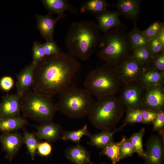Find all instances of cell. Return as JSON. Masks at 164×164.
Listing matches in <instances>:
<instances>
[{"label": "cell", "mask_w": 164, "mask_h": 164, "mask_svg": "<svg viewBox=\"0 0 164 164\" xmlns=\"http://www.w3.org/2000/svg\"><path fill=\"white\" fill-rule=\"evenodd\" d=\"M42 2L49 12L56 14L63 18L65 17V12L68 11L71 13L77 15V9L73 5L67 0H43Z\"/></svg>", "instance_id": "ffe728a7"}, {"label": "cell", "mask_w": 164, "mask_h": 164, "mask_svg": "<svg viewBox=\"0 0 164 164\" xmlns=\"http://www.w3.org/2000/svg\"><path fill=\"white\" fill-rule=\"evenodd\" d=\"M163 23L158 20L155 21L146 29L142 31L148 42L158 36Z\"/></svg>", "instance_id": "4dcf8cb0"}, {"label": "cell", "mask_w": 164, "mask_h": 164, "mask_svg": "<svg viewBox=\"0 0 164 164\" xmlns=\"http://www.w3.org/2000/svg\"><path fill=\"white\" fill-rule=\"evenodd\" d=\"M116 11H107L96 15V19L98 29L104 33L116 27H124Z\"/></svg>", "instance_id": "d6986e66"}, {"label": "cell", "mask_w": 164, "mask_h": 164, "mask_svg": "<svg viewBox=\"0 0 164 164\" xmlns=\"http://www.w3.org/2000/svg\"><path fill=\"white\" fill-rule=\"evenodd\" d=\"M35 136L38 140H46L52 142L60 139L63 132L60 125L53 121L36 126Z\"/></svg>", "instance_id": "9a60e30c"}, {"label": "cell", "mask_w": 164, "mask_h": 164, "mask_svg": "<svg viewBox=\"0 0 164 164\" xmlns=\"http://www.w3.org/2000/svg\"><path fill=\"white\" fill-rule=\"evenodd\" d=\"M146 67L131 57L115 68L122 87H125L138 82L141 74Z\"/></svg>", "instance_id": "ba28073f"}, {"label": "cell", "mask_w": 164, "mask_h": 164, "mask_svg": "<svg viewBox=\"0 0 164 164\" xmlns=\"http://www.w3.org/2000/svg\"><path fill=\"white\" fill-rule=\"evenodd\" d=\"M116 27L104 33L96 50L97 56L115 68L131 57L133 50L128 32Z\"/></svg>", "instance_id": "3957f363"}, {"label": "cell", "mask_w": 164, "mask_h": 164, "mask_svg": "<svg viewBox=\"0 0 164 164\" xmlns=\"http://www.w3.org/2000/svg\"><path fill=\"white\" fill-rule=\"evenodd\" d=\"M46 57L56 54L61 51L60 48L57 45L56 43L53 40L46 41L42 44Z\"/></svg>", "instance_id": "d590c367"}, {"label": "cell", "mask_w": 164, "mask_h": 164, "mask_svg": "<svg viewBox=\"0 0 164 164\" xmlns=\"http://www.w3.org/2000/svg\"><path fill=\"white\" fill-rule=\"evenodd\" d=\"M147 47L152 58L164 51V46L157 37L148 42Z\"/></svg>", "instance_id": "e575fe53"}, {"label": "cell", "mask_w": 164, "mask_h": 164, "mask_svg": "<svg viewBox=\"0 0 164 164\" xmlns=\"http://www.w3.org/2000/svg\"><path fill=\"white\" fill-rule=\"evenodd\" d=\"M0 143L6 153L5 158L12 161L18 153L23 143V136L17 132L0 135Z\"/></svg>", "instance_id": "7c38bea8"}, {"label": "cell", "mask_w": 164, "mask_h": 164, "mask_svg": "<svg viewBox=\"0 0 164 164\" xmlns=\"http://www.w3.org/2000/svg\"><path fill=\"white\" fill-rule=\"evenodd\" d=\"M131 57L141 65L148 67L152 59L147 46L133 51Z\"/></svg>", "instance_id": "f1b7e54d"}, {"label": "cell", "mask_w": 164, "mask_h": 164, "mask_svg": "<svg viewBox=\"0 0 164 164\" xmlns=\"http://www.w3.org/2000/svg\"><path fill=\"white\" fill-rule=\"evenodd\" d=\"M128 36L133 51L147 46L148 42L142 31L137 26L135 22H133L132 29L128 32Z\"/></svg>", "instance_id": "d4e9b609"}, {"label": "cell", "mask_w": 164, "mask_h": 164, "mask_svg": "<svg viewBox=\"0 0 164 164\" xmlns=\"http://www.w3.org/2000/svg\"><path fill=\"white\" fill-rule=\"evenodd\" d=\"M36 65L32 61L22 70L17 76V93L21 96L32 87L34 71Z\"/></svg>", "instance_id": "ac0fdd59"}, {"label": "cell", "mask_w": 164, "mask_h": 164, "mask_svg": "<svg viewBox=\"0 0 164 164\" xmlns=\"http://www.w3.org/2000/svg\"><path fill=\"white\" fill-rule=\"evenodd\" d=\"M144 89L137 82L133 84L122 87L118 97L126 109H141Z\"/></svg>", "instance_id": "30bf717a"}, {"label": "cell", "mask_w": 164, "mask_h": 164, "mask_svg": "<svg viewBox=\"0 0 164 164\" xmlns=\"http://www.w3.org/2000/svg\"><path fill=\"white\" fill-rule=\"evenodd\" d=\"M114 5L105 0H88L81 4L79 11L81 14L89 13L97 15L108 11Z\"/></svg>", "instance_id": "603a6c76"}, {"label": "cell", "mask_w": 164, "mask_h": 164, "mask_svg": "<svg viewBox=\"0 0 164 164\" xmlns=\"http://www.w3.org/2000/svg\"><path fill=\"white\" fill-rule=\"evenodd\" d=\"M21 97L17 93L2 97L0 103V120L19 116Z\"/></svg>", "instance_id": "4fadbf2b"}, {"label": "cell", "mask_w": 164, "mask_h": 164, "mask_svg": "<svg viewBox=\"0 0 164 164\" xmlns=\"http://www.w3.org/2000/svg\"><path fill=\"white\" fill-rule=\"evenodd\" d=\"M159 41L164 46V23H163L159 33L157 36Z\"/></svg>", "instance_id": "b9f144b4"}, {"label": "cell", "mask_w": 164, "mask_h": 164, "mask_svg": "<svg viewBox=\"0 0 164 164\" xmlns=\"http://www.w3.org/2000/svg\"><path fill=\"white\" fill-rule=\"evenodd\" d=\"M101 164H105V163H102Z\"/></svg>", "instance_id": "7bdbcfd3"}, {"label": "cell", "mask_w": 164, "mask_h": 164, "mask_svg": "<svg viewBox=\"0 0 164 164\" xmlns=\"http://www.w3.org/2000/svg\"><path fill=\"white\" fill-rule=\"evenodd\" d=\"M124 139L120 149L119 158L120 160L132 156L135 152L134 148L129 138L124 136Z\"/></svg>", "instance_id": "1f68e13d"}, {"label": "cell", "mask_w": 164, "mask_h": 164, "mask_svg": "<svg viewBox=\"0 0 164 164\" xmlns=\"http://www.w3.org/2000/svg\"><path fill=\"white\" fill-rule=\"evenodd\" d=\"M91 135L88 130L87 125H85L76 130L63 131L60 139L64 141H69L78 144L80 142L83 136H87L90 137Z\"/></svg>", "instance_id": "4316f807"}, {"label": "cell", "mask_w": 164, "mask_h": 164, "mask_svg": "<svg viewBox=\"0 0 164 164\" xmlns=\"http://www.w3.org/2000/svg\"><path fill=\"white\" fill-rule=\"evenodd\" d=\"M102 36L95 22L87 20L74 22L64 38L67 53L76 58L87 60L96 51Z\"/></svg>", "instance_id": "7a4b0ae2"}, {"label": "cell", "mask_w": 164, "mask_h": 164, "mask_svg": "<svg viewBox=\"0 0 164 164\" xmlns=\"http://www.w3.org/2000/svg\"><path fill=\"white\" fill-rule=\"evenodd\" d=\"M32 50V62L36 65L46 57L42 44L38 42L33 43Z\"/></svg>", "instance_id": "836d02e7"}, {"label": "cell", "mask_w": 164, "mask_h": 164, "mask_svg": "<svg viewBox=\"0 0 164 164\" xmlns=\"http://www.w3.org/2000/svg\"><path fill=\"white\" fill-rule=\"evenodd\" d=\"M86 89L70 86L59 94L56 111L73 119L88 116L95 102Z\"/></svg>", "instance_id": "8992f818"}, {"label": "cell", "mask_w": 164, "mask_h": 164, "mask_svg": "<svg viewBox=\"0 0 164 164\" xmlns=\"http://www.w3.org/2000/svg\"><path fill=\"white\" fill-rule=\"evenodd\" d=\"M141 0H118L114 5L119 15L135 22L140 14Z\"/></svg>", "instance_id": "2e32d148"}, {"label": "cell", "mask_w": 164, "mask_h": 164, "mask_svg": "<svg viewBox=\"0 0 164 164\" xmlns=\"http://www.w3.org/2000/svg\"><path fill=\"white\" fill-rule=\"evenodd\" d=\"M157 112L148 109H141L142 122L144 124L152 123Z\"/></svg>", "instance_id": "f35d334b"}, {"label": "cell", "mask_w": 164, "mask_h": 164, "mask_svg": "<svg viewBox=\"0 0 164 164\" xmlns=\"http://www.w3.org/2000/svg\"><path fill=\"white\" fill-rule=\"evenodd\" d=\"M126 109V113L123 123L127 124L142 123L141 109Z\"/></svg>", "instance_id": "d6a6232c"}, {"label": "cell", "mask_w": 164, "mask_h": 164, "mask_svg": "<svg viewBox=\"0 0 164 164\" xmlns=\"http://www.w3.org/2000/svg\"><path fill=\"white\" fill-rule=\"evenodd\" d=\"M80 67L79 61L67 52L46 57L34 69L33 90L53 98L71 86Z\"/></svg>", "instance_id": "6da1fadb"}, {"label": "cell", "mask_w": 164, "mask_h": 164, "mask_svg": "<svg viewBox=\"0 0 164 164\" xmlns=\"http://www.w3.org/2000/svg\"><path fill=\"white\" fill-rule=\"evenodd\" d=\"M36 150L40 155L43 157H47L51 153L52 147L51 145L47 141L40 142Z\"/></svg>", "instance_id": "74e56055"}, {"label": "cell", "mask_w": 164, "mask_h": 164, "mask_svg": "<svg viewBox=\"0 0 164 164\" xmlns=\"http://www.w3.org/2000/svg\"><path fill=\"white\" fill-rule=\"evenodd\" d=\"M64 154L66 158L74 164H93L90 153L80 143L67 147Z\"/></svg>", "instance_id": "e0dca14e"}, {"label": "cell", "mask_w": 164, "mask_h": 164, "mask_svg": "<svg viewBox=\"0 0 164 164\" xmlns=\"http://www.w3.org/2000/svg\"><path fill=\"white\" fill-rule=\"evenodd\" d=\"M126 125L125 123L117 128L110 131H103L97 134L92 135L87 144L102 149L110 142L113 141V136L116 133L122 131Z\"/></svg>", "instance_id": "7402d4cb"}, {"label": "cell", "mask_w": 164, "mask_h": 164, "mask_svg": "<svg viewBox=\"0 0 164 164\" xmlns=\"http://www.w3.org/2000/svg\"><path fill=\"white\" fill-rule=\"evenodd\" d=\"M152 123L154 131H160L163 129L164 127V111L157 112L156 117Z\"/></svg>", "instance_id": "ab89813d"}, {"label": "cell", "mask_w": 164, "mask_h": 164, "mask_svg": "<svg viewBox=\"0 0 164 164\" xmlns=\"http://www.w3.org/2000/svg\"><path fill=\"white\" fill-rule=\"evenodd\" d=\"M125 109L116 95L99 98L95 101L87 116L91 123L97 128L110 131L115 128Z\"/></svg>", "instance_id": "277c9868"}, {"label": "cell", "mask_w": 164, "mask_h": 164, "mask_svg": "<svg viewBox=\"0 0 164 164\" xmlns=\"http://www.w3.org/2000/svg\"><path fill=\"white\" fill-rule=\"evenodd\" d=\"M52 14L49 12L46 15H41L36 14L35 17L36 19L37 27L42 37L46 41L53 40L55 25L62 17L58 16L54 19Z\"/></svg>", "instance_id": "5bb4252c"}, {"label": "cell", "mask_w": 164, "mask_h": 164, "mask_svg": "<svg viewBox=\"0 0 164 164\" xmlns=\"http://www.w3.org/2000/svg\"><path fill=\"white\" fill-rule=\"evenodd\" d=\"M27 124L26 119L20 116L0 120V132L8 133L23 128Z\"/></svg>", "instance_id": "cb8c5ba5"}, {"label": "cell", "mask_w": 164, "mask_h": 164, "mask_svg": "<svg viewBox=\"0 0 164 164\" xmlns=\"http://www.w3.org/2000/svg\"><path fill=\"white\" fill-rule=\"evenodd\" d=\"M141 109H148L156 111H164V87L159 85L145 89Z\"/></svg>", "instance_id": "9c48e42d"}, {"label": "cell", "mask_w": 164, "mask_h": 164, "mask_svg": "<svg viewBox=\"0 0 164 164\" xmlns=\"http://www.w3.org/2000/svg\"><path fill=\"white\" fill-rule=\"evenodd\" d=\"M145 131V128H142L138 132L133 133L129 138L135 152L144 159L145 157V153L142 146V139Z\"/></svg>", "instance_id": "f546056e"}, {"label": "cell", "mask_w": 164, "mask_h": 164, "mask_svg": "<svg viewBox=\"0 0 164 164\" xmlns=\"http://www.w3.org/2000/svg\"><path fill=\"white\" fill-rule=\"evenodd\" d=\"M14 85V81L12 78L9 76L2 77L0 80V87L5 91H8L11 89Z\"/></svg>", "instance_id": "60d3db41"}, {"label": "cell", "mask_w": 164, "mask_h": 164, "mask_svg": "<svg viewBox=\"0 0 164 164\" xmlns=\"http://www.w3.org/2000/svg\"><path fill=\"white\" fill-rule=\"evenodd\" d=\"M163 139L157 135H152L147 141L144 164H162L164 150Z\"/></svg>", "instance_id": "8fae6325"}, {"label": "cell", "mask_w": 164, "mask_h": 164, "mask_svg": "<svg viewBox=\"0 0 164 164\" xmlns=\"http://www.w3.org/2000/svg\"><path fill=\"white\" fill-rule=\"evenodd\" d=\"M20 106L25 117L40 124L53 121L56 111L52 98L34 90L29 91L21 96Z\"/></svg>", "instance_id": "52a82bcc"}, {"label": "cell", "mask_w": 164, "mask_h": 164, "mask_svg": "<svg viewBox=\"0 0 164 164\" xmlns=\"http://www.w3.org/2000/svg\"><path fill=\"white\" fill-rule=\"evenodd\" d=\"M149 66L164 75V51L153 57Z\"/></svg>", "instance_id": "8d00e7d4"}, {"label": "cell", "mask_w": 164, "mask_h": 164, "mask_svg": "<svg viewBox=\"0 0 164 164\" xmlns=\"http://www.w3.org/2000/svg\"><path fill=\"white\" fill-rule=\"evenodd\" d=\"M23 143L26 145L32 160H34L38 146L40 142L35 135L25 129L23 133Z\"/></svg>", "instance_id": "83f0119b"}, {"label": "cell", "mask_w": 164, "mask_h": 164, "mask_svg": "<svg viewBox=\"0 0 164 164\" xmlns=\"http://www.w3.org/2000/svg\"><path fill=\"white\" fill-rule=\"evenodd\" d=\"M124 139L123 136L119 142L112 141L101 149L99 154L108 157L111 160L112 164H116L120 159L119 158L120 149Z\"/></svg>", "instance_id": "484cf974"}, {"label": "cell", "mask_w": 164, "mask_h": 164, "mask_svg": "<svg viewBox=\"0 0 164 164\" xmlns=\"http://www.w3.org/2000/svg\"><path fill=\"white\" fill-rule=\"evenodd\" d=\"M84 85L97 99L116 96L122 88L115 68L106 63L91 70Z\"/></svg>", "instance_id": "5b68a950"}, {"label": "cell", "mask_w": 164, "mask_h": 164, "mask_svg": "<svg viewBox=\"0 0 164 164\" xmlns=\"http://www.w3.org/2000/svg\"><path fill=\"white\" fill-rule=\"evenodd\" d=\"M138 82L144 89L153 86L163 85L164 75L149 66L142 72Z\"/></svg>", "instance_id": "44dd1931"}]
</instances>
